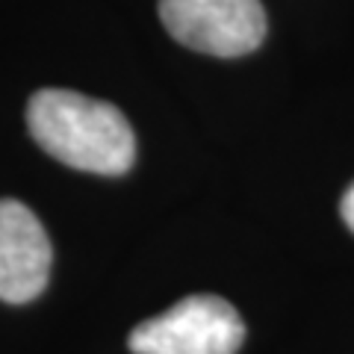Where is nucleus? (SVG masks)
Here are the masks:
<instances>
[{
  "mask_svg": "<svg viewBox=\"0 0 354 354\" xmlns=\"http://www.w3.org/2000/svg\"><path fill=\"white\" fill-rule=\"evenodd\" d=\"M245 325L218 295H189L130 330L133 354H236Z\"/></svg>",
  "mask_w": 354,
  "mask_h": 354,
  "instance_id": "obj_2",
  "label": "nucleus"
},
{
  "mask_svg": "<svg viewBox=\"0 0 354 354\" xmlns=\"http://www.w3.org/2000/svg\"><path fill=\"white\" fill-rule=\"evenodd\" d=\"M339 213H342V221L348 225V230L354 234V183L346 189V195H342V201H339Z\"/></svg>",
  "mask_w": 354,
  "mask_h": 354,
  "instance_id": "obj_5",
  "label": "nucleus"
},
{
  "mask_svg": "<svg viewBox=\"0 0 354 354\" xmlns=\"http://www.w3.org/2000/svg\"><path fill=\"white\" fill-rule=\"evenodd\" d=\"M36 145L77 171L115 177L136 160V136L118 106L71 88H41L27 104Z\"/></svg>",
  "mask_w": 354,
  "mask_h": 354,
  "instance_id": "obj_1",
  "label": "nucleus"
},
{
  "mask_svg": "<svg viewBox=\"0 0 354 354\" xmlns=\"http://www.w3.org/2000/svg\"><path fill=\"white\" fill-rule=\"evenodd\" d=\"M162 27L186 48L209 57H245L266 39L260 0H160Z\"/></svg>",
  "mask_w": 354,
  "mask_h": 354,
  "instance_id": "obj_3",
  "label": "nucleus"
},
{
  "mask_svg": "<svg viewBox=\"0 0 354 354\" xmlns=\"http://www.w3.org/2000/svg\"><path fill=\"white\" fill-rule=\"evenodd\" d=\"M50 239L30 207L12 198L0 201V301L27 304L50 278Z\"/></svg>",
  "mask_w": 354,
  "mask_h": 354,
  "instance_id": "obj_4",
  "label": "nucleus"
}]
</instances>
